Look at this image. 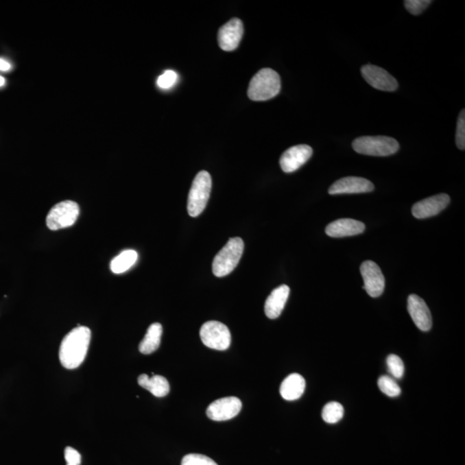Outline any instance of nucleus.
Wrapping results in <instances>:
<instances>
[{"label": "nucleus", "mask_w": 465, "mask_h": 465, "mask_svg": "<svg viewBox=\"0 0 465 465\" xmlns=\"http://www.w3.org/2000/svg\"><path fill=\"white\" fill-rule=\"evenodd\" d=\"M281 90V79L278 73L271 69H264L252 77L248 94L252 100L266 101L274 99Z\"/></svg>", "instance_id": "2"}, {"label": "nucleus", "mask_w": 465, "mask_h": 465, "mask_svg": "<svg viewBox=\"0 0 465 465\" xmlns=\"http://www.w3.org/2000/svg\"><path fill=\"white\" fill-rule=\"evenodd\" d=\"M312 154V147L308 145H298L289 147L281 158L282 170L287 174L298 170L311 158Z\"/></svg>", "instance_id": "13"}, {"label": "nucleus", "mask_w": 465, "mask_h": 465, "mask_svg": "<svg viewBox=\"0 0 465 465\" xmlns=\"http://www.w3.org/2000/svg\"><path fill=\"white\" fill-rule=\"evenodd\" d=\"M244 251V242L241 238L229 239L228 243L215 256L212 271L218 278L231 274L241 261Z\"/></svg>", "instance_id": "3"}, {"label": "nucleus", "mask_w": 465, "mask_h": 465, "mask_svg": "<svg viewBox=\"0 0 465 465\" xmlns=\"http://www.w3.org/2000/svg\"><path fill=\"white\" fill-rule=\"evenodd\" d=\"M181 465H218L211 458L202 454H188L182 460Z\"/></svg>", "instance_id": "25"}, {"label": "nucleus", "mask_w": 465, "mask_h": 465, "mask_svg": "<svg viewBox=\"0 0 465 465\" xmlns=\"http://www.w3.org/2000/svg\"><path fill=\"white\" fill-rule=\"evenodd\" d=\"M243 23L239 19H232L218 32L219 46L224 51H234L238 48L243 36Z\"/></svg>", "instance_id": "11"}, {"label": "nucleus", "mask_w": 465, "mask_h": 465, "mask_svg": "<svg viewBox=\"0 0 465 465\" xmlns=\"http://www.w3.org/2000/svg\"><path fill=\"white\" fill-rule=\"evenodd\" d=\"M305 379L298 373H293L283 381L281 395L286 401H295L305 393Z\"/></svg>", "instance_id": "18"}, {"label": "nucleus", "mask_w": 465, "mask_h": 465, "mask_svg": "<svg viewBox=\"0 0 465 465\" xmlns=\"http://www.w3.org/2000/svg\"><path fill=\"white\" fill-rule=\"evenodd\" d=\"M67 465H80L82 464V455L73 447L67 446L64 453Z\"/></svg>", "instance_id": "29"}, {"label": "nucleus", "mask_w": 465, "mask_h": 465, "mask_svg": "<svg viewBox=\"0 0 465 465\" xmlns=\"http://www.w3.org/2000/svg\"><path fill=\"white\" fill-rule=\"evenodd\" d=\"M80 215V207L75 202L67 200L60 202L49 211L47 215L46 224L50 230L72 227Z\"/></svg>", "instance_id": "6"}, {"label": "nucleus", "mask_w": 465, "mask_h": 465, "mask_svg": "<svg viewBox=\"0 0 465 465\" xmlns=\"http://www.w3.org/2000/svg\"><path fill=\"white\" fill-rule=\"evenodd\" d=\"M322 416L325 422L329 424L337 423L343 418L344 407L339 403H329L326 404L324 407H323Z\"/></svg>", "instance_id": "22"}, {"label": "nucleus", "mask_w": 465, "mask_h": 465, "mask_svg": "<svg viewBox=\"0 0 465 465\" xmlns=\"http://www.w3.org/2000/svg\"><path fill=\"white\" fill-rule=\"evenodd\" d=\"M11 69V64H10L8 60L0 58V71H2V72H8V71Z\"/></svg>", "instance_id": "30"}, {"label": "nucleus", "mask_w": 465, "mask_h": 465, "mask_svg": "<svg viewBox=\"0 0 465 465\" xmlns=\"http://www.w3.org/2000/svg\"><path fill=\"white\" fill-rule=\"evenodd\" d=\"M163 328L160 323L155 322L147 329L146 335L141 340L139 351L143 355H151L159 348L163 336Z\"/></svg>", "instance_id": "20"}, {"label": "nucleus", "mask_w": 465, "mask_h": 465, "mask_svg": "<svg viewBox=\"0 0 465 465\" xmlns=\"http://www.w3.org/2000/svg\"><path fill=\"white\" fill-rule=\"evenodd\" d=\"M387 366L394 377L402 379L404 374V363L400 357L395 355L388 356Z\"/></svg>", "instance_id": "24"}, {"label": "nucleus", "mask_w": 465, "mask_h": 465, "mask_svg": "<svg viewBox=\"0 0 465 465\" xmlns=\"http://www.w3.org/2000/svg\"><path fill=\"white\" fill-rule=\"evenodd\" d=\"M366 225L363 222L350 218L339 219L326 226V234L330 237L342 238L362 234Z\"/></svg>", "instance_id": "16"}, {"label": "nucleus", "mask_w": 465, "mask_h": 465, "mask_svg": "<svg viewBox=\"0 0 465 465\" xmlns=\"http://www.w3.org/2000/svg\"><path fill=\"white\" fill-rule=\"evenodd\" d=\"M91 337V330L83 326H77L64 337L59 351L63 367L73 370L82 365L88 352Z\"/></svg>", "instance_id": "1"}, {"label": "nucleus", "mask_w": 465, "mask_h": 465, "mask_svg": "<svg viewBox=\"0 0 465 465\" xmlns=\"http://www.w3.org/2000/svg\"><path fill=\"white\" fill-rule=\"evenodd\" d=\"M5 78L0 75V87L5 86Z\"/></svg>", "instance_id": "31"}, {"label": "nucleus", "mask_w": 465, "mask_h": 465, "mask_svg": "<svg viewBox=\"0 0 465 465\" xmlns=\"http://www.w3.org/2000/svg\"><path fill=\"white\" fill-rule=\"evenodd\" d=\"M379 388L383 394L390 397H396L401 395V388L395 380L388 376L379 377Z\"/></svg>", "instance_id": "23"}, {"label": "nucleus", "mask_w": 465, "mask_h": 465, "mask_svg": "<svg viewBox=\"0 0 465 465\" xmlns=\"http://www.w3.org/2000/svg\"><path fill=\"white\" fill-rule=\"evenodd\" d=\"M431 4L432 1L430 0H406L404 1V5L407 11L416 16L422 13Z\"/></svg>", "instance_id": "26"}, {"label": "nucleus", "mask_w": 465, "mask_h": 465, "mask_svg": "<svg viewBox=\"0 0 465 465\" xmlns=\"http://www.w3.org/2000/svg\"><path fill=\"white\" fill-rule=\"evenodd\" d=\"M447 194H439L418 202L412 207V215L417 219H426L440 214L450 204Z\"/></svg>", "instance_id": "14"}, {"label": "nucleus", "mask_w": 465, "mask_h": 465, "mask_svg": "<svg viewBox=\"0 0 465 465\" xmlns=\"http://www.w3.org/2000/svg\"><path fill=\"white\" fill-rule=\"evenodd\" d=\"M138 383L156 397L166 396L170 392V384L163 376L148 377L147 374H143L138 377Z\"/></svg>", "instance_id": "19"}, {"label": "nucleus", "mask_w": 465, "mask_h": 465, "mask_svg": "<svg viewBox=\"0 0 465 465\" xmlns=\"http://www.w3.org/2000/svg\"><path fill=\"white\" fill-rule=\"evenodd\" d=\"M202 342L208 348L224 351L231 344V333L227 326L217 321L205 322L200 329Z\"/></svg>", "instance_id": "7"}, {"label": "nucleus", "mask_w": 465, "mask_h": 465, "mask_svg": "<svg viewBox=\"0 0 465 465\" xmlns=\"http://www.w3.org/2000/svg\"><path fill=\"white\" fill-rule=\"evenodd\" d=\"M362 75L369 85L384 92H395L398 88V83L392 75L382 67L374 65H365L361 69Z\"/></svg>", "instance_id": "10"}, {"label": "nucleus", "mask_w": 465, "mask_h": 465, "mask_svg": "<svg viewBox=\"0 0 465 465\" xmlns=\"http://www.w3.org/2000/svg\"><path fill=\"white\" fill-rule=\"evenodd\" d=\"M353 147L360 154L384 157L396 154L399 150L400 145L392 137L361 136L353 141Z\"/></svg>", "instance_id": "4"}, {"label": "nucleus", "mask_w": 465, "mask_h": 465, "mask_svg": "<svg viewBox=\"0 0 465 465\" xmlns=\"http://www.w3.org/2000/svg\"><path fill=\"white\" fill-rule=\"evenodd\" d=\"M374 190V185L366 178L346 177L340 178L329 188L330 195L366 193Z\"/></svg>", "instance_id": "15"}, {"label": "nucleus", "mask_w": 465, "mask_h": 465, "mask_svg": "<svg viewBox=\"0 0 465 465\" xmlns=\"http://www.w3.org/2000/svg\"><path fill=\"white\" fill-rule=\"evenodd\" d=\"M289 287L283 285L272 291L266 299L265 313L270 319H277L285 309L289 298Z\"/></svg>", "instance_id": "17"}, {"label": "nucleus", "mask_w": 465, "mask_h": 465, "mask_svg": "<svg viewBox=\"0 0 465 465\" xmlns=\"http://www.w3.org/2000/svg\"><path fill=\"white\" fill-rule=\"evenodd\" d=\"M241 401L237 397L229 396L218 399L208 407L206 414L211 420L224 421L232 419L241 412Z\"/></svg>", "instance_id": "9"}, {"label": "nucleus", "mask_w": 465, "mask_h": 465, "mask_svg": "<svg viewBox=\"0 0 465 465\" xmlns=\"http://www.w3.org/2000/svg\"><path fill=\"white\" fill-rule=\"evenodd\" d=\"M456 144L460 150L465 148V110H463L458 117L456 133Z\"/></svg>", "instance_id": "28"}, {"label": "nucleus", "mask_w": 465, "mask_h": 465, "mask_svg": "<svg viewBox=\"0 0 465 465\" xmlns=\"http://www.w3.org/2000/svg\"><path fill=\"white\" fill-rule=\"evenodd\" d=\"M407 310L414 324L421 331L427 332L432 329V315L422 298L417 295H410L407 298Z\"/></svg>", "instance_id": "12"}, {"label": "nucleus", "mask_w": 465, "mask_h": 465, "mask_svg": "<svg viewBox=\"0 0 465 465\" xmlns=\"http://www.w3.org/2000/svg\"><path fill=\"white\" fill-rule=\"evenodd\" d=\"M178 74L174 71L168 70L158 78L157 85L161 89H170L177 83Z\"/></svg>", "instance_id": "27"}, {"label": "nucleus", "mask_w": 465, "mask_h": 465, "mask_svg": "<svg viewBox=\"0 0 465 465\" xmlns=\"http://www.w3.org/2000/svg\"><path fill=\"white\" fill-rule=\"evenodd\" d=\"M138 259L137 252L134 250H126L110 262L111 272L115 274H123L136 264Z\"/></svg>", "instance_id": "21"}, {"label": "nucleus", "mask_w": 465, "mask_h": 465, "mask_svg": "<svg viewBox=\"0 0 465 465\" xmlns=\"http://www.w3.org/2000/svg\"><path fill=\"white\" fill-rule=\"evenodd\" d=\"M363 279V289L372 298H379L385 287V278L379 265L372 261H366L360 266Z\"/></svg>", "instance_id": "8"}, {"label": "nucleus", "mask_w": 465, "mask_h": 465, "mask_svg": "<svg viewBox=\"0 0 465 465\" xmlns=\"http://www.w3.org/2000/svg\"><path fill=\"white\" fill-rule=\"evenodd\" d=\"M212 180L210 174L201 171L195 177L188 197L187 210L191 217H197L206 208L211 196Z\"/></svg>", "instance_id": "5"}]
</instances>
